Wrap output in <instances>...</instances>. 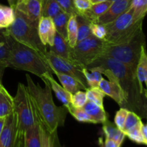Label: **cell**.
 <instances>
[{
  "label": "cell",
  "instance_id": "25",
  "mask_svg": "<svg viewBox=\"0 0 147 147\" xmlns=\"http://www.w3.org/2000/svg\"><path fill=\"white\" fill-rule=\"evenodd\" d=\"M67 41L70 47H73L78 42V24L76 14H71L67 27Z\"/></svg>",
  "mask_w": 147,
  "mask_h": 147
},
{
  "label": "cell",
  "instance_id": "3",
  "mask_svg": "<svg viewBox=\"0 0 147 147\" xmlns=\"http://www.w3.org/2000/svg\"><path fill=\"white\" fill-rule=\"evenodd\" d=\"M7 36L10 46L9 67L29 72L41 79L45 74H53L51 68L41 54L18 42L8 34Z\"/></svg>",
  "mask_w": 147,
  "mask_h": 147
},
{
  "label": "cell",
  "instance_id": "17",
  "mask_svg": "<svg viewBox=\"0 0 147 147\" xmlns=\"http://www.w3.org/2000/svg\"><path fill=\"white\" fill-rule=\"evenodd\" d=\"M54 74L57 76L60 82L61 83L63 88L67 90L70 94H74L78 90H86L87 89L83 86L77 79L68 75L63 74V73L54 72Z\"/></svg>",
  "mask_w": 147,
  "mask_h": 147
},
{
  "label": "cell",
  "instance_id": "47",
  "mask_svg": "<svg viewBox=\"0 0 147 147\" xmlns=\"http://www.w3.org/2000/svg\"><path fill=\"white\" fill-rule=\"evenodd\" d=\"M4 121H5V118H0V135H1L3 127H4Z\"/></svg>",
  "mask_w": 147,
  "mask_h": 147
},
{
  "label": "cell",
  "instance_id": "9",
  "mask_svg": "<svg viewBox=\"0 0 147 147\" xmlns=\"http://www.w3.org/2000/svg\"><path fill=\"white\" fill-rule=\"evenodd\" d=\"M43 58L47 62L53 73L54 72H57L72 76L77 79L86 89L89 88L83 73V67L81 66L68 59L56 55L49 50H47L45 53Z\"/></svg>",
  "mask_w": 147,
  "mask_h": 147
},
{
  "label": "cell",
  "instance_id": "19",
  "mask_svg": "<svg viewBox=\"0 0 147 147\" xmlns=\"http://www.w3.org/2000/svg\"><path fill=\"white\" fill-rule=\"evenodd\" d=\"M112 3L113 1L107 0V1H102V2L93 4L90 8L81 15L84 16L90 22L95 23L100 16L103 15L107 11Z\"/></svg>",
  "mask_w": 147,
  "mask_h": 147
},
{
  "label": "cell",
  "instance_id": "1",
  "mask_svg": "<svg viewBox=\"0 0 147 147\" xmlns=\"http://www.w3.org/2000/svg\"><path fill=\"white\" fill-rule=\"evenodd\" d=\"M93 67L110 70L123 90L125 98L123 108L134 112L141 119L146 117L147 93L140 87L136 70L114 59L106 57H98L86 67Z\"/></svg>",
  "mask_w": 147,
  "mask_h": 147
},
{
  "label": "cell",
  "instance_id": "16",
  "mask_svg": "<svg viewBox=\"0 0 147 147\" xmlns=\"http://www.w3.org/2000/svg\"><path fill=\"white\" fill-rule=\"evenodd\" d=\"M70 49L71 47L69 45L67 40L56 32L53 45L49 47L48 50L55 54L56 55L70 60Z\"/></svg>",
  "mask_w": 147,
  "mask_h": 147
},
{
  "label": "cell",
  "instance_id": "33",
  "mask_svg": "<svg viewBox=\"0 0 147 147\" xmlns=\"http://www.w3.org/2000/svg\"><path fill=\"white\" fill-rule=\"evenodd\" d=\"M67 111L78 121L94 123L93 119L85 111L83 108H76L72 106L71 108Z\"/></svg>",
  "mask_w": 147,
  "mask_h": 147
},
{
  "label": "cell",
  "instance_id": "23",
  "mask_svg": "<svg viewBox=\"0 0 147 147\" xmlns=\"http://www.w3.org/2000/svg\"><path fill=\"white\" fill-rule=\"evenodd\" d=\"M70 14L62 11L53 19L57 33L67 40V27Z\"/></svg>",
  "mask_w": 147,
  "mask_h": 147
},
{
  "label": "cell",
  "instance_id": "36",
  "mask_svg": "<svg viewBox=\"0 0 147 147\" xmlns=\"http://www.w3.org/2000/svg\"><path fill=\"white\" fill-rule=\"evenodd\" d=\"M88 98L86 93L83 90H78L71 95V105L73 107L83 108L87 103Z\"/></svg>",
  "mask_w": 147,
  "mask_h": 147
},
{
  "label": "cell",
  "instance_id": "34",
  "mask_svg": "<svg viewBox=\"0 0 147 147\" xmlns=\"http://www.w3.org/2000/svg\"><path fill=\"white\" fill-rule=\"evenodd\" d=\"M141 121H142V119L136 113L133 111H129L127 115V117H126L122 131L126 134L129 130L135 127L136 125L139 124Z\"/></svg>",
  "mask_w": 147,
  "mask_h": 147
},
{
  "label": "cell",
  "instance_id": "18",
  "mask_svg": "<svg viewBox=\"0 0 147 147\" xmlns=\"http://www.w3.org/2000/svg\"><path fill=\"white\" fill-rule=\"evenodd\" d=\"M83 109L93 119L94 123H103L108 119L103 106H98L95 103L88 100Z\"/></svg>",
  "mask_w": 147,
  "mask_h": 147
},
{
  "label": "cell",
  "instance_id": "14",
  "mask_svg": "<svg viewBox=\"0 0 147 147\" xmlns=\"http://www.w3.org/2000/svg\"><path fill=\"white\" fill-rule=\"evenodd\" d=\"M42 81L44 80H47V82L50 84L51 89L55 92L57 99L63 104V106L66 108L67 111L71 108V94L70 93L65 90L63 86H60L53 77V75L51 74H45L43 76V78L42 79Z\"/></svg>",
  "mask_w": 147,
  "mask_h": 147
},
{
  "label": "cell",
  "instance_id": "44",
  "mask_svg": "<svg viewBox=\"0 0 147 147\" xmlns=\"http://www.w3.org/2000/svg\"><path fill=\"white\" fill-rule=\"evenodd\" d=\"M7 66L5 65H1L0 64V84H1V80H2L3 76H4V73L5 69L7 68Z\"/></svg>",
  "mask_w": 147,
  "mask_h": 147
},
{
  "label": "cell",
  "instance_id": "32",
  "mask_svg": "<svg viewBox=\"0 0 147 147\" xmlns=\"http://www.w3.org/2000/svg\"><path fill=\"white\" fill-rule=\"evenodd\" d=\"M142 121H141L139 124L136 125L135 127H134L133 129H131V130H129V131L126 132L125 134H126V136H128L131 140L133 141L134 142H135V143L139 144L146 145L147 140L144 137L140 130V126Z\"/></svg>",
  "mask_w": 147,
  "mask_h": 147
},
{
  "label": "cell",
  "instance_id": "10",
  "mask_svg": "<svg viewBox=\"0 0 147 147\" xmlns=\"http://www.w3.org/2000/svg\"><path fill=\"white\" fill-rule=\"evenodd\" d=\"M100 69L101 70L102 73L104 74L109 80L102 79L99 83L98 88L106 96L111 98L120 106L121 108H123L125 103L124 95L120 85L118 83L116 76L109 69Z\"/></svg>",
  "mask_w": 147,
  "mask_h": 147
},
{
  "label": "cell",
  "instance_id": "13",
  "mask_svg": "<svg viewBox=\"0 0 147 147\" xmlns=\"http://www.w3.org/2000/svg\"><path fill=\"white\" fill-rule=\"evenodd\" d=\"M37 32L42 45L46 47H50L53 45L57 32L53 19L50 17H42L40 19L37 26Z\"/></svg>",
  "mask_w": 147,
  "mask_h": 147
},
{
  "label": "cell",
  "instance_id": "37",
  "mask_svg": "<svg viewBox=\"0 0 147 147\" xmlns=\"http://www.w3.org/2000/svg\"><path fill=\"white\" fill-rule=\"evenodd\" d=\"M129 111L124 108H121L116 113L114 118V123L118 129L120 130H123V126H124L125 121H126V117L129 113Z\"/></svg>",
  "mask_w": 147,
  "mask_h": 147
},
{
  "label": "cell",
  "instance_id": "22",
  "mask_svg": "<svg viewBox=\"0 0 147 147\" xmlns=\"http://www.w3.org/2000/svg\"><path fill=\"white\" fill-rule=\"evenodd\" d=\"M83 73L88 88H98L100 80L103 78L101 70L98 67H83Z\"/></svg>",
  "mask_w": 147,
  "mask_h": 147
},
{
  "label": "cell",
  "instance_id": "20",
  "mask_svg": "<svg viewBox=\"0 0 147 147\" xmlns=\"http://www.w3.org/2000/svg\"><path fill=\"white\" fill-rule=\"evenodd\" d=\"M103 130L106 135V139L113 140L121 146L124 141L126 134L108 119L103 123Z\"/></svg>",
  "mask_w": 147,
  "mask_h": 147
},
{
  "label": "cell",
  "instance_id": "50",
  "mask_svg": "<svg viewBox=\"0 0 147 147\" xmlns=\"http://www.w3.org/2000/svg\"><path fill=\"white\" fill-rule=\"evenodd\" d=\"M110 1H117V0H110Z\"/></svg>",
  "mask_w": 147,
  "mask_h": 147
},
{
  "label": "cell",
  "instance_id": "39",
  "mask_svg": "<svg viewBox=\"0 0 147 147\" xmlns=\"http://www.w3.org/2000/svg\"><path fill=\"white\" fill-rule=\"evenodd\" d=\"M90 0H73V5L78 14H83L92 6Z\"/></svg>",
  "mask_w": 147,
  "mask_h": 147
},
{
  "label": "cell",
  "instance_id": "38",
  "mask_svg": "<svg viewBox=\"0 0 147 147\" xmlns=\"http://www.w3.org/2000/svg\"><path fill=\"white\" fill-rule=\"evenodd\" d=\"M90 30H91L92 35L96 38L103 40L106 35V29L105 24H99V23H93L90 24Z\"/></svg>",
  "mask_w": 147,
  "mask_h": 147
},
{
  "label": "cell",
  "instance_id": "5",
  "mask_svg": "<svg viewBox=\"0 0 147 147\" xmlns=\"http://www.w3.org/2000/svg\"><path fill=\"white\" fill-rule=\"evenodd\" d=\"M14 10V20L11 25L5 29V33L21 44L38 52L43 57L47 47L40 40L35 27L30 20L17 9Z\"/></svg>",
  "mask_w": 147,
  "mask_h": 147
},
{
  "label": "cell",
  "instance_id": "2",
  "mask_svg": "<svg viewBox=\"0 0 147 147\" xmlns=\"http://www.w3.org/2000/svg\"><path fill=\"white\" fill-rule=\"evenodd\" d=\"M27 88L30 96L33 113L36 120L42 123L50 133L56 132L59 126L64 125L67 109L55 104L52 89L47 80H44L45 88L35 84L29 74H26Z\"/></svg>",
  "mask_w": 147,
  "mask_h": 147
},
{
  "label": "cell",
  "instance_id": "30",
  "mask_svg": "<svg viewBox=\"0 0 147 147\" xmlns=\"http://www.w3.org/2000/svg\"><path fill=\"white\" fill-rule=\"evenodd\" d=\"M10 46L9 44L7 34L0 37V64L5 65L8 67V59L9 57Z\"/></svg>",
  "mask_w": 147,
  "mask_h": 147
},
{
  "label": "cell",
  "instance_id": "27",
  "mask_svg": "<svg viewBox=\"0 0 147 147\" xmlns=\"http://www.w3.org/2000/svg\"><path fill=\"white\" fill-rule=\"evenodd\" d=\"M36 121L37 122L39 126L40 142H41V147H54V139L55 136L56 132H55V133L53 134L50 133V132L46 129V128L43 126L42 123H41L37 120H36Z\"/></svg>",
  "mask_w": 147,
  "mask_h": 147
},
{
  "label": "cell",
  "instance_id": "46",
  "mask_svg": "<svg viewBox=\"0 0 147 147\" xmlns=\"http://www.w3.org/2000/svg\"><path fill=\"white\" fill-rule=\"evenodd\" d=\"M7 1H8L9 4V7H11V8L14 9V7H15L18 0H7Z\"/></svg>",
  "mask_w": 147,
  "mask_h": 147
},
{
  "label": "cell",
  "instance_id": "49",
  "mask_svg": "<svg viewBox=\"0 0 147 147\" xmlns=\"http://www.w3.org/2000/svg\"><path fill=\"white\" fill-rule=\"evenodd\" d=\"M4 30H5V29H0V37H1L2 35H4Z\"/></svg>",
  "mask_w": 147,
  "mask_h": 147
},
{
  "label": "cell",
  "instance_id": "26",
  "mask_svg": "<svg viewBox=\"0 0 147 147\" xmlns=\"http://www.w3.org/2000/svg\"><path fill=\"white\" fill-rule=\"evenodd\" d=\"M14 20V9L0 4V29H6L9 27Z\"/></svg>",
  "mask_w": 147,
  "mask_h": 147
},
{
  "label": "cell",
  "instance_id": "11",
  "mask_svg": "<svg viewBox=\"0 0 147 147\" xmlns=\"http://www.w3.org/2000/svg\"><path fill=\"white\" fill-rule=\"evenodd\" d=\"M45 0H18L14 9L21 11L35 27L38 26L42 15L43 7Z\"/></svg>",
  "mask_w": 147,
  "mask_h": 147
},
{
  "label": "cell",
  "instance_id": "21",
  "mask_svg": "<svg viewBox=\"0 0 147 147\" xmlns=\"http://www.w3.org/2000/svg\"><path fill=\"white\" fill-rule=\"evenodd\" d=\"M24 147H41L40 131L37 122L26 130L24 135Z\"/></svg>",
  "mask_w": 147,
  "mask_h": 147
},
{
  "label": "cell",
  "instance_id": "7",
  "mask_svg": "<svg viewBox=\"0 0 147 147\" xmlns=\"http://www.w3.org/2000/svg\"><path fill=\"white\" fill-rule=\"evenodd\" d=\"M13 111L17 116V131L24 134L26 130L35 123L27 86L19 83L16 95L13 98Z\"/></svg>",
  "mask_w": 147,
  "mask_h": 147
},
{
  "label": "cell",
  "instance_id": "24",
  "mask_svg": "<svg viewBox=\"0 0 147 147\" xmlns=\"http://www.w3.org/2000/svg\"><path fill=\"white\" fill-rule=\"evenodd\" d=\"M78 24V42L81 41L92 35L90 22L88 19L81 14H76Z\"/></svg>",
  "mask_w": 147,
  "mask_h": 147
},
{
  "label": "cell",
  "instance_id": "35",
  "mask_svg": "<svg viewBox=\"0 0 147 147\" xmlns=\"http://www.w3.org/2000/svg\"><path fill=\"white\" fill-rule=\"evenodd\" d=\"M132 9L135 20H144L147 11V0H139Z\"/></svg>",
  "mask_w": 147,
  "mask_h": 147
},
{
  "label": "cell",
  "instance_id": "41",
  "mask_svg": "<svg viewBox=\"0 0 147 147\" xmlns=\"http://www.w3.org/2000/svg\"><path fill=\"white\" fill-rule=\"evenodd\" d=\"M100 147H121L116 142H115L111 139H106L104 142H101L100 144Z\"/></svg>",
  "mask_w": 147,
  "mask_h": 147
},
{
  "label": "cell",
  "instance_id": "40",
  "mask_svg": "<svg viewBox=\"0 0 147 147\" xmlns=\"http://www.w3.org/2000/svg\"><path fill=\"white\" fill-rule=\"evenodd\" d=\"M61 9L66 13L71 14H78L77 11L73 5V0H55Z\"/></svg>",
  "mask_w": 147,
  "mask_h": 147
},
{
  "label": "cell",
  "instance_id": "29",
  "mask_svg": "<svg viewBox=\"0 0 147 147\" xmlns=\"http://www.w3.org/2000/svg\"><path fill=\"white\" fill-rule=\"evenodd\" d=\"M62 11L63 10L61 9L55 0H45L44 3V7H43L42 17L53 18Z\"/></svg>",
  "mask_w": 147,
  "mask_h": 147
},
{
  "label": "cell",
  "instance_id": "8",
  "mask_svg": "<svg viewBox=\"0 0 147 147\" xmlns=\"http://www.w3.org/2000/svg\"><path fill=\"white\" fill-rule=\"evenodd\" d=\"M105 45L106 43L103 40L90 35L71 47L70 60L82 67H86L100 57Z\"/></svg>",
  "mask_w": 147,
  "mask_h": 147
},
{
  "label": "cell",
  "instance_id": "42",
  "mask_svg": "<svg viewBox=\"0 0 147 147\" xmlns=\"http://www.w3.org/2000/svg\"><path fill=\"white\" fill-rule=\"evenodd\" d=\"M17 142L15 147H24V135L18 134L17 131Z\"/></svg>",
  "mask_w": 147,
  "mask_h": 147
},
{
  "label": "cell",
  "instance_id": "12",
  "mask_svg": "<svg viewBox=\"0 0 147 147\" xmlns=\"http://www.w3.org/2000/svg\"><path fill=\"white\" fill-rule=\"evenodd\" d=\"M131 1L132 0H117L113 1L107 11L100 16L95 23L106 24L113 22L129 9Z\"/></svg>",
  "mask_w": 147,
  "mask_h": 147
},
{
  "label": "cell",
  "instance_id": "28",
  "mask_svg": "<svg viewBox=\"0 0 147 147\" xmlns=\"http://www.w3.org/2000/svg\"><path fill=\"white\" fill-rule=\"evenodd\" d=\"M13 112V98L7 93L0 100V118H5Z\"/></svg>",
  "mask_w": 147,
  "mask_h": 147
},
{
  "label": "cell",
  "instance_id": "43",
  "mask_svg": "<svg viewBox=\"0 0 147 147\" xmlns=\"http://www.w3.org/2000/svg\"><path fill=\"white\" fill-rule=\"evenodd\" d=\"M140 130L141 132H142V135H143L144 137L147 140V127L145 123H144L142 121L141 123V126H140Z\"/></svg>",
  "mask_w": 147,
  "mask_h": 147
},
{
  "label": "cell",
  "instance_id": "45",
  "mask_svg": "<svg viewBox=\"0 0 147 147\" xmlns=\"http://www.w3.org/2000/svg\"><path fill=\"white\" fill-rule=\"evenodd\" d=\"M7 93H8V91L6 90V88L4 87V86H3V85L0 84V100H1V98H2L3 96H4V95Z\"/></svg>",
  "mask_w": 147,
  "mask_h": 147
},
{
  "label": "cell",
  "instance_id": "6",
  "mask_svg": "<svg viewBox=\"0 0 147 147\" xmlns=\"http://www.w3.org/2000/svg\"><path fill=\"white\" fill-rule=\"evenodd\" d=\"M145 45L143 30L126 42L114 45H106L100 57L114 59L136 70L141 51Z\"/></svg>",
  "mask_w": 147,
  "mask_h": 147
},
{
  "label": "cell",
  "instance_id": "48",
  "mask_svg": "<svg viewBox=\"0 0 147 147\" xmlns=\"http://www.w3.org/2000/svg\"><path fill=\"white\" fill-rule=\"evenodd\" d=\"M107 1V0H90L92 4H96V3L102 2V1Z\"/></svg>",
  "mask_w": 147,
  "mask_h": 147
},
{
  "label": "cell",
  "instance_id": "4",
  "mask_svg": "<svg viewBox=\"0 0 147 147\" xmlns=\"http://www.w3.org/2000/svg\"><path fill=\"white\" fill-rule=\"evenodd\" d=\"M144 20H136L133 9H129L113 22L105 24L106 35L103 39L106 45H114L121 44L133 38L142 29Z\"/></svg>",
  "mask_w": 147,
  "mask_h": 147
},
{
  "label": "cell",
  "instance_id": "15",
  "mask_svg": "<svg viewBox=\"0 0 147 147\" xmlns=\"http://www.w3.org/2000/svg\"><path fill=\"white\" fill-rule=\"evenodd\" d=\"M136 74L140 87L142 90L146 91V88L144 87L147 86V55L146 45L143 46L142 48L140 57L136 65Z\"/></svg>",
  "mask_w": 147,
  "mask_h": 147
},
{
  "label": "cell",
  "instance_id": "31",
  "mask_svg": "<svg viewBox=\"0 0 147 147\" xmlns=\"http://www.w3.org/2000/svg\"><path fill=\"white\" fill-rule=\"evenodd\" d=\"M88 100L103 106V99L106 95L99 88H89L86 91Z\"/></svg>",
  "mask_w": 147,
  "mask_h": 147
}]
</instances>
